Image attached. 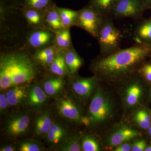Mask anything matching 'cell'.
<instances>
[{
    "mask_svg": "<svg viewBox=\"0 0 151 151\" xmlns=\"http://www.w3.org/2000/svg\"><path fill=\"white\" fill-rule=\"evenodd\" d=\"M65 83L63 77L54 75L48 77L44 81L43 88L47 96L56 97L62 93Z\"/></svg>",
    "mask_w": 151,
    "mask_h": 151,
    "instance_id": "cell-18",
    "label": "cell"
},
{
    "mask_svg": "<svg viewBox=\"0 0 151 151\" xmlns=\"http://www.w3.org/2000/svg\"><path fill=\"white\" fill-rule=\"evenodd\" d=\"M60 17L64 28H70L75 26L78 15V11L58 7Z\"/></svg>",
    "mask_w": 151,
    "mask_h": 151,
    "instance_id": "cell-25",
    "label": "cell"
},
{
    "mask_svg": "<svg viewBox=\"0 0 151 151\" xmlns=\"http://www.w3.org/2000/svg\"><path fill=\"white\" fill-rule=\"evenodd\" d=\"M81 147L84 151H98L100 150V146L94 138L89 136H85L82 139Z\"/></svg>",
    "mask_w": 151,
    "mask_h": 151,
    "instance_id": "cell-31",
    "label": "cell"
},
{
    "mask_svg": "<svg viewBox=\"0 0 151 151\" xmlns=\"http://www.w3.org/2000/svg\"><path fill=\"white\" fill-rule=\"evenodd\" d=\"M135 119L139 126L142 129H147L151 127V117L145 110L138 111L135 116Z\"/></svg>",
    "mask_w": 151,
    "mask_h": 151,
    "instance_id": "cell-28",
    "label": "cell"
},
{
    "mask_svg": "<svg viewBox=\"0 0 151 151\" xmlns=\"http://www.w3.org/2000/svg\"><path fill=\"white\" fill-rule=\"evenodd\" d=\"M142 94V88L137 83H134L127 88L125 100L127 105L134 107L139 102Z\"/></svg>",
    "mask_w": 151,
    "mask_h": 151,
    "instance_id": "cell-26",
    "label": "cell"
},
{
    "mask_svg": "<svg viewBox=\"0 0 151 151\" xmlns=\"http://www.w3.org/2000/svg\"><path fill=\"white\" fill-rule=\"evenodd\" d=\"M65 64L69 76L75 75L83 65L84 60L78 55L73 47L64 50Z\"/></svg>",
    "mask_w": 151,
    "mask_h": 151,
    "instance_id": "cell-19",
    "label": "cell"
},
{
    "mask_svg": "<svg viewBox=\"0 0 151 151\" xmlns=\"http://www.w3.org/2000/svg\"><path fill=\"white\" fill-rule=\"evenodd\" d=\"M137 43L151 45V17L139 25L135 31Z\"/></svg>",
    "mask_w": 151,
    "mask_h": 151,
    "instance_id": "cell-22",
    "label": "cell"
},
{
    "mask_svg": "<svg viewBox=\"0 0 151 151\" xmlns=\"http://www.w3.org/2000/svg\"><path fill=\"white\" fill-rule=\"evenodd\" d=\"M81 150V145L77 137L68 138L60 147V151H80Z\"/></svg>",
    "mask_w": 151,
    "mask_h": 151,
    "instance_id": "cell-29",
    "label": "cell"
},
{
    "mask_svg": "<svg viewBox=\"0 0 151 151\" xmlns=\"http://www.w3.org/2000/svg\"><path fill=\"white\" fill-rule=\"evenodd\" d=\"M41 143L34 140H26L22 142L19 146L20 151H40L43 150Z\"/></svg>",
    "mask_w": 151,
    "mask_h": 151,
    "instance_id": "cell-30",
    "label": "cell"
},
{
    "mask_svg": "<svg viewBox=\"0 0 151 151\" xmlns=\"http://www.w3.org/2000/svg\"><path fill=\"white\" fill-rule=\"evenodd\" d=\"M105 18L94 9L86 6L78 11L75 26L81 28L97 39Z\"/></svg>",
    "mask_w": 151,
    "mask_h": 151,
    "instance_id": "cell-5",
    "label": "cell"
},
{
    "mask_svg": "<svg viewBox=\"0 0 151 151\" xmlns=\"http://www.w3.org/2000/svg\"><path fill=\"white\" fill-rule=\"evenodd\" d=\"M55 34L54 32L45 28L29 29L23 48L30 53L32 51L33 54L38 50L54 45Z\"/></svg>",
    "mask_w": 151,
    "mask_h": 151,
    "instance_id": "cell-7",
    "label": "cell"
},
{
    "mask_svg": "<svg viewBox=\"0 0 151 151\" xmlns=\"http://www.w3.org/2000/svg\"><path fill=\"white\" fill-rule=\"evenodd\" d=\"M147 9L142 0H118L110 17L117 19L129 18L137 20Z\"/></svg>",
    "mask_w": 151,
    "mask_h": 151,
    "instance_id": "cell-6",
    "label": "cell"
},
{
    "mask_svg": "<svg viewBox=\"0 0 151 151\" xmlns=\"http://www.w3.org/2000/svg\"><path fill=\"white\" fill-rule=\"evenodd\" d=\"M52 123L50 112L45 111L40 113L35 122V134L38 137H45Z\"/></svg>",
    "mask_w": 151,
    "mask_h": 151,
    "instance_id": "cell-20",
    "label": "cell"
},
{
    "mask_svg": "<svg viewBox=\"0 0 151 151\" xmlns=\"http://www.w3.org/2000/svg\"><path fill=\"white\" fill-rule=\"evenodd\" d=\"M16 149L14 146L12 145H7L3 146L0 149L1 151H14Z\"/></svg>",
    "mask_w": 151,
    "mask_h": 151,
    "instance_id": "cell-36",
    "label": "cell"
},
{
    "mask_svg": "<svg viewBox=\"0 0 151 151\" xmlns=\"http://www.w3.org/2000/svg\"><path fill=\"white\" fill-rule=\"evenodd\" d=\"M139 132L129 127H122L114 132L108 139V144L110 147H117L124 142L129 141L137 137Z\"/></svg>",
    "mask_w": 151,
    "mask_h": 151,
    "instance_id": "cell-17",
    "label": "cell"
},
{
    "mask_svg": "<svg viewBox=\"0 0 151 151\" xmlns=\"http://www.w3.org/2000/svg\"><path fill=\"white\" fill-rule=\"evenodd\" d=\"M49 69L52 74L56 76L64 77L69 76L65 64L64 50H58Z\"/></svg>",
    "mask_w": 151,
    "mask_h": 151,
    "instance_id": "cell-21",
    "label": "cell"
},
{
    "mask_svg": "<svg viewBox=\"0 0 151 151\" xmlns=\"http://www.w3.org/2000/svg\"><path fill=\"white\" fill-rule=\"evenodd\" d=\"M148 133L149 135L151 136V126L149 128Z\"/></svg>",
    "mask_w": 151,
    "mask_h": 151,
    "instance_id": "cell-39",
    "label": "cell"
},
{
    "mask_svg": "<svg viewBox=\"0 0 151 151\" xmlns=\"http://www.w3.org/2000/svg\"><path fill=\"white\" fill-rule=\"evenodd\" d=\"M118 0H90L88 5L101 15L111 17L113 8Z\"/></svg>",
    "mask_w": 151,
    "mask_h": 151,
    "instance_id": "cell-23",
    "label": "cell"
},
{
    "mask_svg": "<svg viewBox=\"0 0 151 151\" xmlns=\"http://www.w3.org/2000/svg\"><path fill=\"white\" fill-rule=\"evenodd\" d=\"M150 97H151V93H150Z\"/></svg>",
    "mask_w": 151,
    "mask_h": 151,
    "instance_id": "cell-40",
    "label": "cell"
},
{
    "mask_svg": "<svg viewBox=\"0 0 151 151\" xmlns=\"http://www.w3.org/2000/svg\"><path fill=\"white\" fill-rule=\"evenodd\" d=\"M147 9L151 10V0H142Z\"/></svg>",
    "mask_w": 151,
    "mask_h": 151,
    "instance_id": "cell-37",
    "label": "cell"
},
{
    "mask_svg": "<svg viewBox=\"0 0 151 151\" xmlns=\"http://www.w3.org/2000/svg\"><path fill=\"white\" fill-rule=\"evenodd\" d=\"M58 50L56 47L52 45L35 52L32 54L33 58L37 65L49 68Z\"/></svg>",
    "mask_w": 151,
    "mask_h": 151,
    "instance_id": "cell-16",
    "label": "cell"
},
{
    "mask_svg": "<svg viewBox=\"0 0 151 151\" xmlns=\"http://www.w3.org/2000/svg\"><path fill=\"white\" fill-rule=\"evenodd\" d=\"M138 73L148 81H151V63L142 65L138 70Z\"/></svg>",
    "mask_w": 151,
    "mask_h": 151,
    "instance_id": "cell-32",
    "label": "cell"
},
{
    "mask_svg": "<svg viewBox=\"0 0 151 151\" xmlns=\"http://www.w3.org/2000/svg\"><path fill=\"white\" fill-rule=\"evenodd\" d=\"M113 19L106 17L97 39L102 57L108 56L120 49L122 34L113 23Z\"/></svg>",
    "mask_w": 151,
    "mask_h": 151,
    "instance_id": "cell-3",
    "label": "cell"
},
{
    "mask_svg": "<svg viewBox=\"0 0 151 151\" xmlns=\"http://www.w3.org/2000/svg\"><path fill=\"white\" fill-rule=\"evenodd\" d=\"M24 84L16 85L7 90L6 93L10 106L17 107L25 103L29 87Z\"/></svg>",
    "mask_w": 151,
    "mask_h": 151,
    "instance_id": "cell-15",
    "label": "cell"
},
{
    "mask_svg": "<svg viewBox=\"0 0 151 151\" xmlns=\"http://www.w3.org/2000/svg\"><path fill=\"white\" fill-rule=\"evenodd\" d=\"M58 113L63 118L72 122L84 123L79 108L75 102L67 96L60 97L56 104Z\"/></svg>",
    "mask_w": 151,
    "mask_h": 151,
    "instance_id": "cell-9",
    "label": "cell"
},
{
    "mask_svg": "<svg viewBox=\"0 0 151 151\" xmlns=\"http://www.w3.org/2000/svg\"><path fill=\"white\" fill-rule=\"evenodd\" d=\"M9 105L6 93H1L0 94V111L5 113L7 110Z\"/></svg>",
    "mask_w": 151,
    "mask_h": 151,
    "instance_id": "cell-33",
    "label": "cell"
},
{
    "mask_svg": "<svg viewBox=\"0 0 151 151\" xmlns=\"http://www.w3.org/2000/svg\"><path fill=\"white\" fill-rule=\"evenodd\" d=\"M132 147L128 144H122L117 146L115 149V151H130L132 150Z\"/></svg>",
    "mask_w": 151,
    "mask_h": 151,
    "instance_id": "cell-35",
    "label": "cell"
},
{
    "mask_svg": "<svg viewBox=\"0 0 151 151\" xmlns=\"http://www.w3.org/2000/svg\"><path fill=\"white\" fill-rule=\"evenodd\" d=\"M70 29L65 28L55 33L53 45L59 50H65L73 47Z\"/></svg>",
    "mask_w": 151,
    "mask_h": 151,
    "instance_id": "cell-24",
    "label": "cell"
},
{
    "mask_svg": "<svg viewBox=\"0 0 151 151\" xmlns=\"http://www.w3.org/2000/svg\"><path fill=\"white\" fill-rule=\"evenodd\" d=\"M54 4L52 0H24L23 6L44 12Z\"/></svg>",
    "mask_w": 151,
    "mask_h": 151,
    "instance_id": "cell-27",
    "label": "cell"
},
{
    "mask_svg": "<svg viewBox=\"0 0 151 151\" xmlns=\"http://www.w3.org/2000/svg\"><path fill=\"white\" fill-rule=\"evenodd\" d=\"M112 110L109 98L99 89L94 94L89 106V121L93 124L101 123L110 117Z\"/></svg>",
    "mask_w": 151,
    "mask_h": 151,
    "instance_id": "cell-4",
    "label": "cell"
},
{
    "mask_svg": "<svg viewBox=\"0 0 151 151\" xmlns=\"http://www.w3.org/2000/svg\"><path fill=\"white\" fill-rule=\"evenodd\" d=\"M47 142L52 147H60L68 138V132L65 126L53 122L46 136Z\"/></svg>",
    "mask_w": 151,
    "mask_h": 151,
    "instance_id": "cell-12",
    "label": "cell"
},
{
    "mask_svg": "<svg viewBox=\"0 0 151 151\" xmlns=\"http://www.w3.org/2000/svg\"><path fill=\"white\" fill-rule=\"evenodd\" d=\"M22 12L26 22L28 30L46 29L44 20L43 12L23 5L22 8Z\"/></svg>",
    "mask_w": 151,
    "mask_h": 151,
    "instance_id": "cell-13",
    "label": "cell"
},
{
    "mask_svg": "<svg viewBox=\"0 0 151 151\" xmlns=\"http://www.w3.org/2000/svg\"><path fill=\"white\" fill-rule=\"evenodd\" d=\"M47 96L43 88L37 84H33L28 88L25 104L32 109H40L47 103Z\"/></svg>",
    "mask_w": 151,
    "mask_h": 151,
    "instance_id": "cell-11",
    "label": "cell"
},
{
    "mask_svg": "<svg viewBox=\"0 0 151 151\" xmlns=\"http://www.w3.org/2000/svg\"><path fill=\"white\" fill-rule=\"evenodd\" d=\"M99 79L95 75L88 78L75 77L71 82V88L78 97L86 99L92 94Z\"/></svg>",
    "mask_w": 151,
    "mask_h": 151,
    "instance_id": "cell-10",
    "label": "cell"
},
{
    "mask_svg": "<svg viewBox=\"0 0 151 151\" xmlns=\"http://www.w3.org/2000/svg\"><path fill=\"white\" fill-rule=\"evenodd\" d=\"M58 7L54 4L44 12L45 28L55 34L65 29L60 17Z\"/></svg>",
    "mask_w": 151,
    "mask_h": 151,
    "instance_id": "cell-14",
    "label": "cell"
},
{
    "mask_svg": "<svg viewBox=\"0 0 151 151\" xmlns=\"http://www.w3.org/2000/svg\"><path fill=\"white\" fill-rule=\"evenodd\" d=\"M147 142L145 140L137 141L132 147V151H144L147 148Z\"/></svg>",
    "mask_w": 151,
    "mask_h": 151,
    "instance_id": "cell-34",
    "label": "cell"
},
{
    "mask_svg": "<svg viewBox=\"0 0 151 151\" xmlns=\"http://www.w3.org/2000/svg\"><path fill=\"white\" fill-rule=\"evenodd\" d=\"M32 54L24 48L2 52L0 56V89L7 90L32 81L37 73Z\"/></svg>",
    "mask_w": 151,
    "mask_h": 151,
    "instance_id": "cell-2",
    "label": "cell"
},
{
    "mask_svg": "<svg viewBox=\"0 0 151 151\" xmlns=\"http://www.w3.org/2000/svg\"><path fill=\"white\" fill-rule=\"evenodd\" d=\"M30 122V116L27 113H20L13 115L9 118L6 123V133L11 137L22 136L27 132Z\"/></svg>",
    "mask_w": 151,
    "mask_h": 151,
    "instance_id": "cell-8",
    "label": "cell"
},
{
    "mask_svg": "<svg viewBox=\"0 0 151 151\" xmlns=\"http://www.w3.org/2000/svg\"><path fill=\"white\" fill-rule=\"evenodd\" d=\"M151 54V45L137 43L120 49L108 56L97 58L91 68L100 79L120 81L132 77L138 72L143 63Z\"/></svg>",
    "mask_w": 151,
    "mask_h": 151,
    "instance_id": "cell-1",
    "label": "cell"
},
{
    "mask_svg": "<svg viewBox=\"0 0 151 151\" xmlns=\"http://www.w3.org/2000/svg\"><path fill=\"white\" fill-rule=\"evenodd\" d=\"M145 151H151V145L147 147Z\"/></svg>",
    "mask_w": 151,
    "mask_h": 151,
    "instance_id": "cell-38",
    "label": "cell"
}]
</instances>
